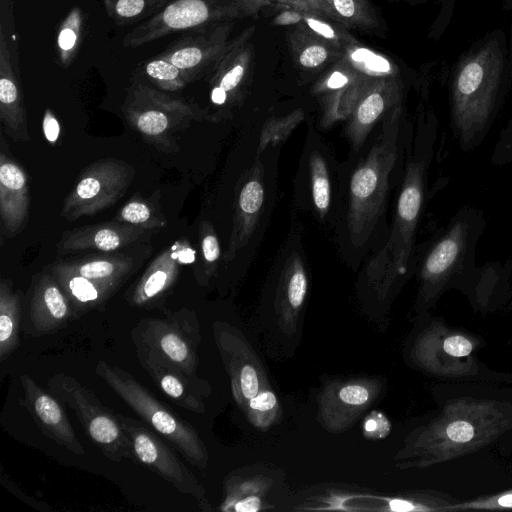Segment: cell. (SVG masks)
Instances as JSON below:
<instances>
[{"mask_svg": "<svg viewBox=\"0 0 512 512\" xmlns=\"http://www.w3.org/2000/svg\"><path fill=\"white\" fill-rule=\"evenodd\" d=\"M139 258L125 253L92 254L58 259L51 265L90 280L121 284L137 269Z\"/></svg>", "mask_w": 512, "mask_h": 512, "instance_id": "28", "label": "cell"}, {"mask_svg": "<svg viewBox=\"0 0 512 512\" xmlns=\"http://www.w3.org/2000/svg\"><path fill=\"white\" fill-rule=\"evenodd\" d=\"M0 148V217L3 231L13 237L28 222V180L23 168L9 155L2 136Z\"/></svg>", "mask_w": 512, "mask_h": 512, "instance_id": "21", "label": "cell"}, {"mask_svg": "<svg viewBox=\"0 0 512 512\" xmlns=\"http://www.w3.org/2000/svg\"><path fill=\"white\" fill-rule=\"evenodd\" d=\"M400 112L398 105L385 116L381 135L351 177L347 226L354 245L369 239L382 214L389 174L397 159Z\"/></svg>", "mask_w": 512, "mask_h": 512, "instance_id": "2", "label": "cell"}, {"mask_svg": "<svg viewBox=\"0 0 512 512\" xmlns=\"http://www.w3.org/2000/svg\"><path fill=\"white\" fill-rule=\"evenodd\" d=\"M342 55L368 78H397V66L387 57L364 47L358 41L348 45Z\"/></svg>", "mask_w": 512, "mask_h": 512, "instance_id": "36", "label": "cell"}, {"mask_svg": "<svg viewBox=\"0 0 512 512\" xmlns=\"http://www.w3.org/2000/svg\"><path fill=\"white\" fill-rule=\"evenodd\" d=\"M78 17L70 15L58 35V46L61 50L63 62L71 55L78 39Z\"/></svg>", "mask_w": 512, "mask_h": 512, "instance_id": "44", "label": "cell"}, {"mask_svg": "<svg viewBox=\"0 0 512 512\" xmlns=\"http://www.w3.org/2000/svg\"><path fill=\"white\" fill-rule=\"evenodd\" d=\"M382 383L374 378L335 380L326 383L318 396V418L332 433L353 426L382 392Z\"/></svg>", "mask_w": 512, "mask_h": 512, "instance_id": "12", "label": "cell"}, {"mask_svg": "<svg viewBox=\"0 0 512 512\" xmlns=\"http://www.w3.org/2000/svg\"><path fill=\"white\" fill-rule=\"evenodd\" d=\"M20 296L11 280L0 281V360L5 361L19 345Z\"/></svg>", "mask_w": 512, "mask_h": 512, "instance_id": "32", "label": "cell"}, {"mask_svg": "<svg viewBox=\"0 0 512 512\" xmlns=\"http://www.w3.org/2000/svg\"><path fill=\"white\" fill-rule=\"evenodd\" d=\"M241 11L235 2L223 5L215 0H175L127 34L124 44L129 47L140 46L174 32L226 22L238 17Z\"/></svg>", "mask_w": 512, "mask_h": 512, "instance_id": "10", "label": "cell"}, {"mask_svg": "<svg viewBox=\"0 0 512 512\" xmlns=\"http://www.w3.org/2000/svg\"><path fill=\"white\" fill-rule=\"evenodd\" d=\"M273 485L263 475L230 477L225 482L224 498L219 509L223 512H258L273 508L265 495Z\"/></svg>", "mask_w": 512, "mask_h": 512, "instance_id": "29", "label": "cell"}, {"mask_svg": "<svg viewBox=\"0 0 512 512\" xmlns=\"http://www.w3.org/2000/svg\"><path fill=\"white\" fill-rule=\"evenodd\" d=\"M294 510L299 511H346V512H408L434 511L428 499L414 495H378L345 489H326L306 498Z\"/></svg>", "mask_w": 512, "mask_h": 512, "instance_id": "13", "label": "cell"}, {"mask_svg": "<svg viewBox=\"0 0 512 512\" xmlns=\"http://www.w3.org/2000/svg\"><path fill=\"white\" fill-rule=\"evenodd\" d=\"M231 23L222 22L210 30L189 35L169 47L160 58L174 64L185 80L191 81L214 67L229 44Z\"/></svg>", "mask_w": 512, "mask_h": 512, "instance_id": "18", "label": "cell"}, {"mask_svg": "<svg viewBox=\"0 0 512 512\" xmlns=\"http://www.w3.org/2000/svg\"><path fill=\"white\" fill-rule=\"evenodd\" d=\"M511 64H512V28H511Z\"/></svg>", "mask_w": 512, "mask_h": 512, "instance_id": "49", "label": "cell"}, {"mask_svg": "<svg viewBox=\"0 0 512 512\" xmlns=\"http://www.w3.org/2000/svg\"><path fill=\"white\" fill-rule=\"evenodd\" d=\"M498 34L487 36L468 51L453 72L451 117L463 145L481 138L504 90L508 60L505 42Z\"/></svg>", "mask_w": 512, "mask_h": 512, "instance_id": "1", "label": "cell"}, {"mask_svg": "<svg viewBox=\"0 0 512 512\" xmlns=\"http://www.w3.org/2000/svg\"><path fill=\"white\" fill-rule=\"evenodd\" d=\"M308 290L307 275L301 258L296 254L286 263L275 301L277 324L283 333L296 332Z\"/></svg>", "mask_w": 512, "mask_h": 512, "instance_id": "27", "label": "cell"}, {"mask_svg": "<svg viewBox=\"0 0 512 512\" xmlns=\"http://www.w3.org/2000/svg\"><path fill=\"white\" fill-rule=\"evenodd\" d=\"M121 110L130 126L164 153L178 151L176 134L193 121L209 118L207 111L196 104L143 85L130 91Z\"/></svg>", "mask_w": 512, "mask_h": 512, "instance_id": "5", "label": "cell"}, {"mask_svg": "<svg viewBox=\"0 0 512 512\" xmlns=\"http://www.w3.org/2000/svg\"><path fill=\"white\" fill-rule=\"evenodd\" d=\"M473 345L462 335H452L443 342V350L453 357H464L472 352Z\"/></svg>", "mask_w": 512, "mask_h": 512, "instance_id": "46", "label": "cell"}, {"mask_svg": "<svg viewBox=\"0 0 512 512\" xmlns=\"http://www.w3.org/2000/svg\"><path fill=\"white\" fill-rule=\"evenodd\" d=\"M140 364L147 371L159 389L176 405L195 413H204L203 395H208L209 385L197 375L148 359H140Z\"/></svg>", "mask_w": 512, "mask_h": 512, "instance_id": "24", "label": "cell"}, {"mask_svg": "<svg viewBox=\"0 0 512 512\" xmlns=\"http://www.w3.org/2000/svg\"><path fill=\"white\" fill-rule=\"evenodd\" d=\"M475 235L472 219L467 213L464 218L454 220L446 233L433 245L423 262L421 268L423 285L427 287L440 283L456 270L472 246Z\"/></svg>", "mask_w": 512, "mask_h": 512, "instance_id": "22", "label": "cell"}, {"mask_svg": "<svg viewBox=\"0 0 512 512\" xmlns=\"http://www.w3.org/2000/svg\"><path fill=\"white\" fill-rule=\"evenodd\" d=\"M427 166L424 157L408 164L388 241L367 264V281L380 299L388 295L397 278L407 271L423 203Z\"/></svg>", "mask_w": 512, "mask_h": 512, "instance_id": "4", "label": "cell"}, {"mask_svg": "<svg viewBox=\"0 0 512 512\" xmlns=\"http://www.w3.org/2000/svg\"><path fill=\"white\" fill-rule=\"evenodd\" d=\"M119 421L130 438L136 461L158 474L182 494L192 496L204 511L211 505L202 484L153 431L138 419L118 414Z\"/></svg>", "mask_w": 512, "mask_h": 512, "instance_id": "9", "label": "cell"}, {"mask_svg": "<svg viewBox=\"0 0 512 512\" xmlns=\"http://www.w3.org/2000/svg\"><path fill=\"white\" fill-rule=\"evenodd\" d=\"M401 86L397 78H378L369 82L352 113L346 133L357 150L374 125L400 105Z\"/></svg>", "mask_w": 512, "mask_h": 512, "instance_id": "20", "label": "cell"}, {"mask_svg": "<svg viewBox=\"0 0 512 512\" xmlns=\"http://www.w3.org/2000/svg\"><path fill=\"white\" fill-rule=\"evenodd\" d=\"M243 412L254 427L265 430L278 422L281 407L275 392L269 386L250 399Z\"/></svg>", "mask_w": 512, "mask_h": 512, "instance_id": "37", "label": "cell"}, {"mask_svg": "<svg viewBox=\"0 0 512 512\" xmlns=\"http://www.w3.org/2000/svg\"><path fill=\"white\" fill-rule=\"evenodd\" d=\"M310 174L312 186V198L314 205L323 218L330 206V182L326 163L318 152H313L310 157Z\"/></svg>", "mask_w": 512, "mask_h": 512, "instance_id": "39", "label": "cell"}, {"mask_svg": "<svg viewBox=\"0 0 512 512\" xmlns=\"http://www.w3.org/2000/svg\"><path fill=\"white\" fill-rule=\"evenodd\" d=\"M48 390L71 408L86 435L102 454L114 462H136L130 438L113 410L104 406L95 393L71 375L57 373L47 382Z\"/></svg>", "mask_w": 512, "mask_h": 512, "instance_id": "7", "label": "cell"}, {"mask_svg": "<svg viewBox=\"0 0 512 512\" xmlns=\"http://www.w3.org/2000/svg\"><path fill=\"white\" fill-rule=\"evenodd\" d=\"M131 338L138 360H152L196 375L201 333L195 314L188 309L165 318L142 319L133 328Z\"/></svg>", "mask_w": 512, "mask_h": 512, "instance_id": "6", "label": "cell"}, {"mask_svg": "<svg viewBox=\"0 0 512 512\" xmlns=\"http://www.w3.org/2000/svg\"><path fill=\"white\" fill-rule=\"evenodd\" d=\"M153 230L118 221L85 225L65 231L56 245L59 256L84 251L117 252L125 247L148 240Z\"/></svg>", "mask_w": 512, "mask_h": 512, "instance_id": "17", "label": "cell"}, {"mask_svg": "<svg viewBox=\"0 0 512 512\" xmlns=\"http://www.w3.org/2000/svg\"><path fill=\"white\" fill-rule=\"evenodd\" d=\"M390 431V422L382 413L373 411L364 420L363 433L368 438L386 437Z\"/></svg>", "mask_w": 512, "mask_h": 512, "instance_id": "45", "label": "cell"}, {"mask_svg": "<svg viewBox=\"0 0 512 512\" xmlns=\"http://www.w3.org/2000/svg\"><path fill=\"white\" fill-rule=\"evenodd\" d=\"M74 313L73 305L51 271L41 275L33 288L29 308L34 335L59 330Z\"/></svg>", "mask_w": 512, "mask_h": 512, "instance_id": "23", "label": "cell"}, {"mask_svg": "<svg viewBox=\"0 0 512 512\" xmlns=\"http://www.w3.org/2000/svg\"><path fill=\"white\" fill-rule=\"evenodd\" d=\"M145 71L164 90L176 91L187 83L179 68L162 58L148 62Z\"/></svg>", "mask_w": 512, "mask_h": 512, "instance_id": "41", "label": "cell"}, {"mask_svg": "<svg viewBox=\"0 0 512 512\" xmlns=\"http://www.w3.org/2000/svg\"><path fill=\"white\" fill-rule=\"evenodd\" d=\"M304 113L296 109L287 116L271 118L265 124L258 146V153L264 150L268 144H276L284 140L295 126L303 119Z\"/></svg>", "mask_w": 512, "mask_h": 512, "instance_id": "42", "label": "cell"}, {"mask_svg": "<svg viewBox=\"0 0 512 512\" xmlns=\"http://www.w3.org/2000/svg\"><path fill=\"white\" fill-rule=\"evenodd\" d=\"M289 45L295 62L305 70H318L334 63L342 51L309 28L298 24L289 34Z\"/></svg>", "mask_w": 512, "mask_h": 512, "instance_id": "31", "label": "cell"}, {"mask_svg": "<svg viewBox=\"0 0 512 512\" xmlns=\"http://www.w3.org/2000/svg\"><path fill=\"white\" fill-rule=\"evenodd\" d=\"M276 5L284 6V8H291L303 12H308L314 15L324 17L332 20V15L327 3V0H268Z\"/></svg>", "mask_w": 512, "mask_h": 512, "instance_id": "43", "label": "cell"}, {"mask_svg": "<svg viewBox=\"0 0 512 512\" xmlns=\"http://www.w3.org/2000/svg\"><path fill=\"white\" fill-rule=\"evenodd\" d=\"M96 374L149 426L169 441L193 466L205 469L209 457L196 429L175 414L131 373L104 360Z\"/></svg>", "mask_w": 512, "mask_h": 512, "instance_id": "3", "label": "cell"}, {"mask_svg": "<svg viewBox=\"0 0 512 512\" xmlns=\"http://www.w3.org/2000/svg\"><path fill=\"white\" fill-rule=\"evenodd\" d=\"M0 120L13 141L27 142L30 139L23 95L3 33L0 40Z\"/></svg>", "mask_w": 512, "mask_h": 512, "instance_id": "25", "label": "cell"}, {"mask_svg": "<svg viewBox=\"0 0 512 512\" xmlns=\"http://www.w3.org/2000/svg\"><path fill=\"white\" fill-rule=\"evenodd\" d=\"M199 241L203 260L202 277L204 281H208L217 272L221 254L217 234L209 221H202L199 225Z\"/></svg>", "mask_w": 512, "mask_h": 512, "instance_id": "40", "label": "cell"}, {"mask_svg": "<svg viewBox=\"0 0 512 512\" xmlns=\"http://www.w3.org/2000/svg\"><path fill=\"white\" fill-rule=\"evenodd\" d=\"M50 271L69 298L75 313L86 312L103 306L120 287L116 284L90 280L52 265Z\"/></svg>", "mask_w": 512, "mask_h": 512, "instance_id": "30", "label": "cell"}, {"mask_svg": "<svg viewBox=\"0 0 512 512\" xmlns=\"http://www.w3.org/2000/svg\"><path fill=\"white\" fill-rule=\"evenodd\" d=\"M332 22L324 17L308 12L284 8V10L276 14L271 23L274 26H295L301 24L328 40L343 52L348 45L357 40L346 30L341 29L340 24H333Z\"/></svg>", "mask_w": 512, "mask_h": 512, "instance_id": "33", "label": "cell"}, {"mask_svg": "<svg viewBox=\"0 0 512 512\" xmlns=\"http://www.w3.org/2000/svg\"><path fill=\"white\" fill-rule=\"evenodd\" d=\"M42 123L45 138L47 141L55 143L59 138L60 125L55 115L49 109H46Z\"/></svg>", "mask_w": 512, "mask_h": 512, "instance_id": "47", "label": "cell"}, {"mask_svg": "<svg viewBox=\"0 0 512 512\" xmlns=\"http://www.w3.org/2000/svg\"><path fill=\"white\" fill-rule=\"evenodd\" d=\"M20 384L23 390L20 401L41 432L68 451L84 455V447L75 434L63 403L27 374L20 376Z\"/></svg>", "mask_w": 512, "mask_h": 512, "instance_id": "14", "label": "cell"}, {"mask_svg": "<svg viewBox=\"0 0 512 512\" xmlns=\"http://www.w3.org/2000/svg\"><path fill=\"white\" fill-rule=\"evenodd\" d=\"M195 250L179 239L157 255L127 296L131 306L151 308L160 303L175 283L183 265L193 262Z\"/></svg>", "mask_w": 512, "mask_h": 512, "instance_id": "15", "label": "cell"}, {"mask_svg": "<svg viewBox=\"0 0 512 512\" xmlns=\"http://www.w3.org/2000/svg\"><path fill=\"white\" fill-rule=\"evenodd\" d=\"M168 0H104L108 14L119 25L130 23L159 10Z\"/></svg>", "mask_w": 512, "mask_h": 512, "instance_id": "38", "label": "cell"}, {"mask_svg": "<svg viewBox=\"0 0 512 512\" xmlns=\"http://www.w3.org/2000/svg\"><path fill=\"white\" fill-rule=\"evenodd\" d=\"M333 22L345 27L371 30L379 26L369 0H327Z\"/></svg>", "mask_w": 512, "mask_h": 512, "instance_id": "35", "label": "cell"}, {"mask_svg": "<svg viewBox=\"0 0 512 512\" xmlns=\"http://www.w3.org/2000/svg\"><path fill=\"white\" fill-rule=\"evenodd\" d=\"M158 197L154 200L134 195L116 213L114 220L153 231L166 227L167 220L158 204Z\"/></svg>", "mask_w": 512, "mask_h": 512, "instance_id": "34", "label": "cell"}, {"mask_svg": "<svg viewBox=\"0 0 512 512\" xmlns=\"http://www.w3.org/2000/svg\"><path fill=\"white\" fill-rule=\"evenodd\" d=\"M135 174L134 167L120 159L93 162L79 174L63 203L61 216L76 221L112 206L125 195Z\"/></svg>", "mask_w": 512, "mask_h": 512, "instance_id": "8", "label": "cell"}, {"mask_svg": "<svg viewBox=\"0 0 512 512\" xmlns=\"http://www.w3.org/2000/svg\"><path fill=\"white\" fill-rule=\"evenodd\" d=\"M373 80L358 71L343 55L319 79L314 92L322 97V124L328 126L350 116L361 94Z\"/></svg>", "mask_w": 512, "mask_h": 512, "instance_id": "16", "label": "cell"}, {"mask_svg": "<svg viewBox=\"0 0 512 512\" xmlns=\"http://www.w3.org/2000/svg\"><path fill=\"white\" fill-rule=\"evenodd\" d=\"M264 201L262 167L258 163L252 176L246 181L237 198L232 231L225 253V260H232L252 236Z\"/></svg>", "mask_w": 512, "mask_h": 512, "instance_id": "26", "label": "cell"}, {"mask_svg": "<svg viewBox=\"0 0 512 512\" xmlns=\"http://www.w3.org/2000/svg\"><path fill=\"white\" fill-rule=\"evenodd\" d=\"M213 335L230 377L232 395L243 411L250 399L270 386L266 372L246 338L236 328L215 322Z\"/></svg>", "mask_w": 512, "mask_h": 512, "instance_id": "11", "label": "cell"}, {"mask_svg": "<svg viewBox=\"0 0 512 512\" xmlns=\"http://www.w3.org/2000/svg\"><path fill=\"white\" fill-rule=\"evenodd\" d=\"M234 2L240 6L244 13L249 15H256L263 7L273 5L268 0H234Z\"/></svg>", "mask_w": 512, "mask_h": 512, "instance_id": "48", "label": "cell"}, {"mask_svg": "<svg viewBox=\"0 0 512 512\" xmlns=\"http://www.w3.org/2000/svg\"><path fill=\"white\" fill-rule=\"evenodd\" d=\"M254 27H248L227 48L213 67L211 78V102L222 106L232 102L244 85L253 61L250 38Z\"/></svg>", "mask_w": 512, "mask_h": 512, "instance_id": "19", "label": "cell"}]
</instances>
